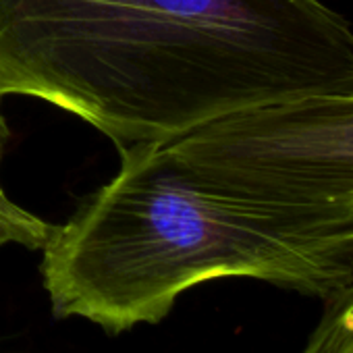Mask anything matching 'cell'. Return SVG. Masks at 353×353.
<instances>
[{
  "mask_svg": "<svg viewBox=\"0 0 353 353\" xmlns=\"http://www.w3.org/2000/svg\"><path fill=\"white\" fill-rule=\"evenodd\" d=\"M299 353H353V281L322 299V312Z\"/></svg>",
  "mask_w": 353,
  "mask_h": 353,
  "instance_id": "obj_4",
  "label": "cell"
},
{
  "mask_svg": "<svg viewBox=\"0 0 353 353\" xmlns=\"http://www.w3.org/2000/svg\"><path fill=\"white\" fill-rule=\"evenodd\" d=\"M119 154L112 179L42 248L57 318L119 334L162 322L210 281L252 279L320 301L353 281V200L262 202L208 183L164 143Z\"/></svg>",
  "mask_w": 353,
  "mask_h": 353,
  "instance_id": "obj_2",
  "label": "cell"
},
{
  "mask_svg": "<svg viewBox=\"0 0 353 353\" xmlns=\"http://www.w3.org/2000/svg\"><path fill=\"white\" fill-rule=\"evenodd\" d=\"M353 94V26L322 0H0V104L28 96L117 150Z\"/></svg>",
  "mask_w": 353,
  "mask_h": 353,
  "instance_id": "obj_1",
  "label": "cell"
},
{
  "mask_svg": "<svg viewBox=\"0 0 353 353\" xmlns=\"http://www.w3.org/2000/svg\"><path fill=\"white\" fill-rule=\"evenodd\" d=\"M164 145L225 192L279 204L353 200V94L210 121Z\"/></svg>",
  "mask_w": 353,
  "mask_h": 353,
  "instance_id": "obj_3",
  "label": "cell"
},
{
  "mask_svg": "<svg viewBox=\"0 0 353 353\" xmlns=\"http://www.w3.org/2000/svg\"><path fill=\"white\" fill-rule=\"evenodd\" d=\"M9 125L0 106V160L5 154V145L9 141ZM54 225L46 223L38 214L30 212L21 204H17L7 190L0 183V248L3 245H21L28 250H42L52 235Z\"/></svg>",
  "mask_w": 353,
  "mask_h": 353,
  "instance_id": "obj_5",
  "label": "cell"
}]
</instances>
